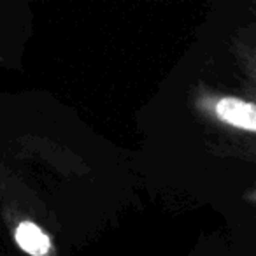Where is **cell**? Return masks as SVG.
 I'll return each mask as SVG.
<instances>
[{
  "label": "cell",
  "instance_id": "cell-1",
  "mask_svg": "<svg viewBox=\"0 0 256 256\" xmlns=\"http://www.w3.org/2000/svg\"><path fill=\"white\" fill-rule=\"evenodd\" d=\"M192 107L214 136L216 153L256 162V100L198 82Z\"/></svg>",
  "mask_w": 256,
  "mask_h": 256
},
{
  "label": "cell",
  "instance_id": "cell-2",
  "mask_svg": "<svg viewBox=\"0 0 256 256\" xmlns=\"http://www.w3.org/2000/svg\"><path fill=\"white\" fill-rule=\"evenodd\" d=\"M9 232L22 252L28 256H56V244L44 224L30 216H6Z\"/></svg>",
  "mask_w": 256,
  "mask_h": 256
},
{
  "label": "cell",
  "instance_id": "cell-3",
  "mask_svg": "<svg viewBox=\"0 0 256 256\" xmlns=\"http://www.w3.org/2000/svg\"><path fill=\"white\" fill-rule=\"evenodd\" d=\"M230 53L244 78V95L256 100V23H246L235 30Z\"/></svg>",
  "mask_w": 256,
  "mask_h": 256
},
{
  "label": "cell",
  "instance_id": "cell-4",
  "mask_svg": "<svg viewBox=\"0 0 256 256\" xmlns=\"http://www.w3.org/2000/svg\"><path fill=\"white\" fill-rule=\"evenodd\" d=\"M242 198H244V202L249 204V206H251L252 209H254V212H256V181L252 182L248 190H246L244 195H242Z\"/></svg>",
  "mask_w": 256,
  "mask_h": 256
}]
</instances>
